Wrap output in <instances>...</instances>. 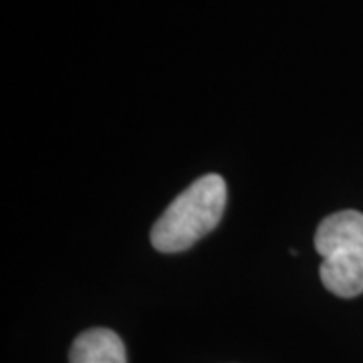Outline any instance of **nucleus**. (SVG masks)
Segmentation results:
<instances>
[{
  "label": "nucleus",
  "mask_w": 363,
  "mask_h": 363,
  "mask_svg": "<svg viewBox=\"0 0 363 363\" xmlns=\"http://www.w3.org/2000/svg\"><path fill=\"white\" fill-rule=\"evenodd\" d=\"M226 208V182L208 174L184 190L152 228V245L160 252H182L212 233Z\"/></svg>",
  "instance_id": "nucleus-1"
},
{
  "label": "nucleus",
  "mask_w": 363,
  "mask_h": 363,
  "mask_svg": "<svg viewBox=\"0 0 363 363\" xmlns=\"http://www.w3.org/2000/svg\"><path fill=\"white\" fill-rule=\"evenodd\" d=\"M321 255V281L327 291L343 298L363 293V214L341 210L327 216L315 234Z\"/></svg>",
  "instance_id": "nucleus-2"
},
{
  "label": "nucleus",
  "mask_w": 363,
  "mask_h": 363,
  "mask_svg": "<svg viewBox=\"0 0 363 363\" xmlns=\"http://www.w3.org/2000/svg\"><path fill=\"white\" fill-rule=\"evenodd\" d=\"M71 363H128L125 345L111 329H89L81 333L69 353Z\"/></svg>",
  "instance_id": "nucleus-3"
}]
</instances>
